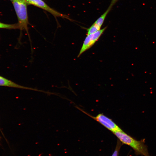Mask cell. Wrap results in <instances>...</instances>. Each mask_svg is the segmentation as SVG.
I'll return each mask as SVG.
<instances>
[{
	"mask_svg": "<svg viewBox=\"0 0 156 156\" xmlns=\"http://www.w3.org/2000/svg\"><path fill=\"white\" fill-rule=\"evenodd\" d=\"M0 86L29 90L42 92L47 94H48L49 93V92L39 90L36 88L18 85L1 76H0Z\"/></svg>",
	"mask_w": 156,
	"mask_h": 156,
	"instance_id": "cell-6",
	"label": "cell"
},
{
	"mask_svg": "<svg viewBox=\"0 0 156 156\" xmlns=\"http://www.w3.org/2000/svg\"><path fill=\"white\" fill-rule=\"evenodd\" d=\"M0 139H1V137H0Z\"/></svg>",
	"mask_w": 156,
	"mask_h": 156,
	"instance_id": "cell-12",
	"label": "cell"
},
{
	"mask_svg": "<svg viewBox=\"0 0 156 156\" xmlns=\"http://www.w3.org/2000/svg\"><path fill=\"white\" fill-rule=\"evenodd\" d=\"M122 143L129 146L138 155L150 156L144 140H138L124 132L122 129L113 133Z\"/></svg>",
	"mask_w": 156,
	"mask_h": 156,
	"instance_id": "cell-1",
	"label": "cell"
},
{
	"mask_svg": "<svg viewBox=\"0 0 156 156\" xmlns=\"http://www.w3.org/2000/svg\"><path fill=\"white\" fill-rule=\"evenodd\" d=\"M120 145H117L114 151L112 156H118Z\"/></svg>",
	"mask_w": 156,
	"mask_h": 156,
	"instance_id": "cell-10",
	"label": "cell"
},
{
	"mask_svg": "<svg viewBox=\"0 0 156 156\" xmlns=\"http://www.w3.org/2000/svg\"><path fill=\"white\" fill-rule=\"evenodd\" d=\"M12 2L18 18L19 29L21 31L25 30L27 32L31 44V53H32L33 50L28 27L29 23L27 9V3L26 0H14Z\"/></svg>",
	"mask_w": 156,
	"mask_h": 156,
	"instance_id": "cell-2",
	"label": "cell"
},
{
	"mask_svg": "<svg viewBox=\"0 0 156 156\" xmlns=\"http://www.w3.org/2000/svg\"><path fill=\"white\" fill-rule=\"evenodd\" d=\"M101 27L94 23L89 28L86 29L87 35H89L94 33L101 29Z\"/></svg>",
	"mask_w": 156,
	"mask_h": 156,
	"instance_id": "cell-8",
	"label": "cell"
},
{
	"mask_svg": "<svg viewBox=\"0 0 156 156\" xmlns=\"http://www.w3.org/2000/svg\"><path fill=\"white\" fill-rule=\"evenodd\" d=\"M118 0H112L110 5L107 10L103 14L101 15V16L96 21L94 22V23L101 27L103 25L107 15L110 11L113 6Z\"/></svg>",
	"mask_w": 156,
	"mask_h": 156,
	"instance_id": "cell-7",
	"label": "cell"
},
{
	"mask_svg": "<svg viewBox=\"0 0 156 156\" xmlns=\"http://www.w3.org/2000/svg\"><path fill=\"white\" fill-rule=\"evenodd\" d=\"M76 107L86 114L98 122L112 133L122 129L111 119L102 113L99 114L96 116H93L78 107Z\"/></svg>",
	"mask_w": 156,
	"mask_h": 156,
	"instance_id": "cell-3",
	"label": "cell"
},
{
	"mask_svg": "<svg viewBox=\"0 0 156 156\" xmlns=\"http://www.w3.org/2000/svg\"><path fill=\"white\" fill-rule=\"evenodd\" d=\"M27 4L31 5L42 9L49 12L55 17H60L71 20L68 16L62 14L52 8L42 0H26Z\"/></svg>",
	"mask_w": 156,
	"mask_h": 156,
	"instance_id": "cell-5",
	"label": "cell"
},
{
	"mask_svg": "<svg viewBox=\"0 0 156 156\" xmlns=\"http://www.w3.org/2000/svg\"><path fill=\"white\" fill-rule=\"evenodd\" d=\"M12 2H13L14 0H10Z\"/></svg>",
	"mask_w": 156,
	"mask_h": 156,
	"instance_id": "cell-11",
	"label": "cell"
},
{
	"mask_svg": "<svg viewBox=\"0 0 156 156\" xmlns=\"http://www.w3.org/2000/svg\"><path fill=\"white\" fill-rule=\"evenodd\" d=\"M0 28L7 29H19L18 23L13 24H6L0 22Z\"/></svg>",
	"mask_w": 156,
	"mask_h": 156,
	"instance_id": "cell-9",
	"label": "cell"
},
{
	"mask_svg": "<svg viewBox=\"0 0 156 156\" xmlns=\"http://www.w3.org/2000/svg\"><path fill=\"white\" fill-rule=\"evenodd\" d=\"M106 28L107 27H105L94 33L87 35L80 52L77 55L78 57H79L83 52L91 48L95 43L99 40Z\"/></svg>",
	"mask_w": 156,
	"mask_h": 156,
	"instance_id": "cell-4",
	"label": "cell"
}]
</instances>
